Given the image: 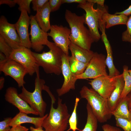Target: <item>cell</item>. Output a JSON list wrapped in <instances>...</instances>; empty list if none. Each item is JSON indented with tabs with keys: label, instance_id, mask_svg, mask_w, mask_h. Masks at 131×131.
I'll use <instances>...</instances> for the list:
<instances>
[{
	"label": "cell",
	"instance_id": "1",
	"mask_svg": "<svg viewBox=\"0 0 131 131\" xmlns=\"http://www.w3.org/2000/svg\"><path fill=\"white\" fill-rule=\"evenodd\" d=\"M65 18L71 31L70 41L83 48L90 49L94 41L90 31L84 25L85 15L79 16L71 11L66 9Z\"/></svg>",
	"mask_w": 131,
	"mask_h": 131
},
{
	"label": "cell",
	"instance_id": "2",
	"mask_svg": "<svg viewBox=\"0 0 131 131\" xmlns=\"http://www.w3.org/2000/svg\"><path fill=\"white\" fill-rule=\"evenodd\" d=\"M46 46L49 51L41 53L32 52V54L46 73L59 75L62 73V58L64 53L54 42L49 41Z\"/></svg>",
	"mask_w": 131,
	"mask_h": 131
},
{
	"label": "cell",
	"instance_id": "3",
	"mask_svg": "<svg viewBox=\"0 0 131 131\" xmlns=\"http://www.w3.org/2000/svg\"><path fill=\"white\" fill-rule=\"evenodd\" d=\"M51 103L49 114L44 120L42 126L46 131H65L70 115L65 103L58 98L57 107H53L54 97L51 98Z\"/></svg>",
	"mask_w": 131,
	"mask_h": 131
},
{
	"label": "cell",
	"instance_id": "4",
	"mask_svg": "<svg viewBox=\"0 0 131 131\" xmlns=\"http://www.w3.org/2000/svg\"><path fill=\"white\" fill-rule=\"evenodd\" d=\"M80 93L82 98L87 100L98 121L104 123L111 118L112 114L107 99L102 97L93 89L85 86L82 88Z\"/></svg>",
	"mask_w": 131,
	"mask_h": 131
},
{
	"label": "cell",
	"instance_id": "5",
	"mask_svg": "<svg viewBox=\"0 0 131 131\" xmlns=\"http://www.w3.org/2000/svg\"><path fill=\"white\" fill-rule=\"evenodd\" d=\"M35 81V89L32 92L27 90L24 86L19 96L37 112L40 117H43L46 111L47 105L43 100L42 92L44 90L45 81L40 78L39 71L37 72Z\"/></svg>",
	"mask_w": 131,
	"mask_h": 131
},
{
	"label": "cell",
	"instance_id": "6",
	"mask_svg": "<svg viewBox=\"0 0 131 131\" xmlns=\"http://www.w3.org/2000/svg\"><path fill=\"white\" fill-rule=\"evenodd\" d=\"M94 4L87 1L84 4H79L78 7L85 11V23L87 25L94 42H97L101 38L98 30L99 21L102 19V14L106 7L99 6L95 9L93 7Z\"/></svg>",
	"mask_w": 131,
	"mask_h": 131
},
{
	"label": "cell",
	"instance_id": "7",
	"mask_svg": "<svg viewBox=\"0 0 131 131\" xmlns=\"http://www.w3.org/2000/svg\"><path fill=\"white\" fill-rule=\"evenodd\" d=\"M106 59L105 55L94 52L84 71L81 74L76 76L77 79H93L108 75L106 68Z\"/></svg>",
	"mask_w": 131,
	"mask_h": 131
},
{
	"label": "cell",
	"instance_id": "8",
	"mask_svg": "<svg viewBox=\"0 0 131 131\" xmlns=\"http://www.w3.org/2000/svg\"><path fill=\"white\" fill-rule=\"evenodd\" d=\"M8 58L13 60L25 69L27 74L32 76L39 71V66L33 55L32 51L24 47L13 49Z\"/></svg>",
	"mask_w": 131,
	"mask_h": 131
},
{
	"label": "cell",
	"instance_id": "9",
	"mask_svg": "<svg viewBox=\"0 0 131 131\" xmlns=\"http://www.w3.org/2000/svg\"><path fill=\"white\" fill-rule=\"evenodd\" d=\"M0 71L5 75L13 78L17 83L19 87L24 86L25 83L24 78L27 72L24 67L18 62L7 58L0 62Z\"/></svg>",
	"mask_w": 131,
	"mask_h": 131
},
{
	"label": "cell",
	"instance_id": "10",
	"mask_svg": "<svg viewBox=\"0 0 131 131\" xmlns=\"http://www.w3.org/2000/svg\"><path fill=\"white\" fill-rule=\"evenodd\" d=\"M118 75L100 76L91 80L89 83L100 95L107 99L115 88Z\"/></svg>",
	"mask_w": 131,
	"mask_h": 131
},
{
	"label": "cell",
	"instance_id": "11",
	"mask_svg": "<svg viewBox=\"0 0 131 131\" xmlns=\"http://www.w3.org/2000/svg\"><path fill=\"white\" fill-rule=\"evenodd\" d=\"M50 30L49 32L48 33V36L51 37L55 44L66 55L69 56L70 29L62 25H52Z\"/></svg>",
	"mask_w": 131,
	"mask_h": 131
},
{
	"label": "cell",
	"instance_id": "12",
	"mask_svg": "<svg viewBox=\"0 0 131 131\" xmlns=\"http://www.w3.org/2000/svg\"><path fill=\"white\" fill-rule=\"evenodd\" d=\"M0 35L13 49L23 47L20 38L16 33L15 24L9 23L3 15L0 18Z\"/></svg>",
	"mask_w": 131,
	"mask_h": 131
},
{
	"label": "cell",
	"instance_id": "13",
	"mask_svg": "<svg viewBox=\"0 0 131 131\" xmlns=\"http://www.w3.org/2000/svg\"><path fill=\"white\" fill-rule=\"evenodd\" d=\"M31 42L32 48L36 52H40L43 49L44 45H47L49 41L48 33L39 26L34 16H30Z\"/></svg>",
	"mask_w": 131,
	"mask_h": 131
},
{
	"label": "cell",
	"instance_id": "14",
	"mask_svg": "<svg viewBox=\"0 0 131 131\" xmlns=\"http://www.w3.org/2000/svg\"><path fill=\"white\" fill-rule=\"evenodd\" d=\"M69 56L64 53L62 56L61 71L64 80L61 88L56 90L59 96L67 93L71 90H74L75 88V83L77 80L76 76L70 70L68 60Z\"/></svg>",
	"mask_w": 131,
	"mask_h": 131
},
{
	"label": "cell",
	"instance_id": "15",
	"mask_svg": "<svg viewBox=\"0 0 131 131\" xmlns=\"http://www.w3.org/2000/svg\"><path fill=\"white\" fill-rule=\"evenodd\" d=\"M30 23V16L28 15L26 11L23 10L21 11L20 17L15 24L22 46L29 49L31 48L28 32V28Z\"/></svg>",
	"mask_w": 131,
	"mask_h": 131
},
{
	"label": "cell",
	"instance_id": "16",
	"mask_svg": "<svg viewBox=\"0 0 131 131\" xmlns=\"http://www.w3.org/2000/svg\"><path fill=\"white\" fill-rule=\"evenodd\" d=\"M5 97L6 101L15 106L18 109L19 112L27 114H32L39 115L37 112L19 96L17 89L15 88L10 87L8 88L6 90Z\"/></svg>",
	"mask_w": 131,
	"mask_h": 131
},
{
	"label": "cell",
	"instance_id": "17",
	"mask_svg": "<svg viewBox=\"0 0 131 131\" xmlns=\"http://www.w3.org/2000/svg\"><path fill=\"white\" fill-rule=\"evenodd\" d=\"M27 115L19 112L12 118L9 123L10 126L12 127L24 123H29L33 124L35 128H38L42 126L44 120L48 115L46 114L43 117H30Z\"/></svg>",
	"mask_w": 131,
	"mask_h": 131
},
{
	"label": "cell",
	"instance_id": "18",
	"mask_svg": "<svg viewBox=\"0 0 131 131\" xmlns=\"http://www.w3.org/2000/svg\"><path fill=\"white\" fill-rule=\"evenodd\" d=\"M50 12L48 1L42 8L36 11L34 16L39 26L43 30L47 32L50 30L51 26L50 21Z\"/></svg>",
	"mask_w": 131,
	"mask_h": 131
},
{
	"label": "cell",
	"instance_id": "19",
	"mask_svg": "<svg viewBox=\"0 0 131 131\" xmlns=\"http://www.w3.org/2000/svg\"><path fill=\"white\" fill-rule=\"evenodd\" d=\"M124 84L122 74H120L117 78L115 88L109 98L107 99L108 105L112 112L115 110L121 100L120 97Z\"/></svg>",
	"mask_w": 131,
	"mask_h": 131
},
{
	"label": "cell",
	"instance_id": "20",
	"mask_svg": "<svg viewBox=\"0 0 131 131\" xmlns=\"http://www.w3.org/2000/svg\"><path fill=\"white\" fill-rule=\"evenodd\" d=\"M69 49L71 53V55L79 61L85 63H88L94 52L90 50L81 47L71 42L70 41Z\"/></svg>",
	"mask_w": 131,
	"mask_h": 131
},
{
	"label": "cell",
	"instance_id": "21",
	"mask_svg": "<svg viewBox=\"0 0 131 131\" xmlns=\"http://www.w3.org/2000/svg\"><path fill=\"white\" fill-rule=\"evenodd\" d=\"M102 33L101 37L104 43L107 52L106 64L109 70L108 75L111 76H117L120 74V73L114 64L111 46L107 39L105 31H103Z\"/></svg>",
	"mask_w": 131,
	"mask_h": 131
},
{
	"label": "cell",
	"instance_id": "22",
	"mask_svg": "<svg viewBox=\"0 0 131 131\" xmlns=\"http://www.w3.org/2000/svg\"><path fill=\"white\" fill-rule=\"evenodd\" d=\"M106 7L102 16V19L106 23V28L108 29L114 26L126 25L129 17L123 14H112L109 13Z\"/></svg>",
	"mask_w": 131,
	"mask_h": 131
},
{
	"label": "cell",
	"instance_id": "23",
	"mask_svg": "<svg viewBox=\"0 0 131 131\" xmlns=\"http://www.w3.org/2000/svg\"><path fill=\"white\" fill-rule=\"evenodd\" d=\"M128 100L127 96L124 98L121 99L115 110L112 112V115L115 117L118 116L130 120Z\"/></svg>",
	"mask_w": 131,
	"mask_h": 131
},
{
	"label": "cell",
	"instance_id": "24",
	"mask_svg": "<svg viewBox=\"0 0 131 131\" xmlns=\"http://www.w3.org/2000/svg\"><path fill=\"white\" fill-rule=\"evenodd\" d=\"M86 109L87 114L86 123L84 128L80 131H97L98 121L88 103Z\"/></svg>",
	"mask_w": 131,
	"mask_h": 131
},
{
	"label": "cell",
	"instance_id": "25",
	"mask_svg": "<svg viewBox=\"0 0 131 131\" xmlns=\"http://www.w3.org/2000/svg\"><path fill=\"white\" fill-rule=\"evenodd\" d=\"M68 60L70 70L76 76L82 74L88 63H85L77 60L73 56H68Z\"/></svg>",
	"mask_w": 131,
	"mask_h": 131
},
{
	"label": "cell",
	"instance_id": "26",
	"mask_svg": "<svg viewBox=\"0 0 131 131\" xmlns=\"http://www.w3.org/2000/svg\"><path fill=\"white\" fill-rule=\"evenodd\" d=\"M128 67L124 65L123 67V72L122 74L124 84V88L121 96V99L125 98L131 91V77L128 71Z\"/></svg>",
	"mask_w": 131,
	"mask_h": 131
},
{
	"label": "cell",
	"instance_id": "27",
	"mask_svg": "<svg viewBox=\"0 0 131 131\" xmlns=\"http://www.w3.org/2000/svg\"><path fill=\"white\" fill-rule=\"evenodd\" d=\"M80 100V99L79 98L76 97L73 111L69 120L68 123L70 126V128L68 131L70 130H72L73 131H76V130L80 131L81 130L77 127V118L76 113L77 107Z\"/></svg>",
	"mask_w": 131,
	"mask_h": 131
},
{
	"label": "cell",
	"instance_id": "28",
	"mask_svg": "<svg viewBox=\"0 0 131 131\" xmlns=\"http://www.w3.org/2000/svg\"><path fill=\"white\" fill-rule=\"evenodd\" d=\"M116 126L121 128L124 131H131V121L118 116L115 117Z\"/></svg>",
	"mask_w": 131,
	"mask_h": 131
},
{
	"label": "cell",
	"instance_id": "29",
	"mask_svg": "<svg viewBox=\"0 0 131 131\" xmlns=\"http://www.w3.org/2000/svg\"><path fill=\"white\" fill-rule=\"evenodd\" d=\"M13 50L12 48L0 35V52L3 53L7 58H8Z\"/></svg>",
	"mask_w": 131,
	"mask_h": 131
},
{
	"label": "cell",
	"instance_id": "30",
	"mask_svg": "<svg viewBox=\"0 0 131 131\" xmlns=\"http://www.w3.org/2000/svg\"><path fill=\"white\" fill-rule=\"evenodd\" d=\"M126 25L127 29L122 33V40L131 44V15L129 17Z\"/></svg>",
	"mask_w": 131,
	"mask_h": 131
},
{
	"label": "cell",
	"instance_id": "31",
	"mask_svg": "<svg viewBox=\"0 0 131 131\" xmlns=\"http://www.w3.org/2000/svg\"><path fill=\"white\" fill-rule=\"evenodd\" d=\"M16 4L19 6L18 9L21 11H26L28 13H31L30 5L32 0H14Z\"/></svg>",
	"mask_w": 131,
	"mask_h": 131
},
{
	"label": "cell",
	"instance_id": "32",
	"mask_svg": "<svg viewBox=\"0 0 131 131\" xmlns=\"http://www.w3.org/2000/svg\"><path fill=\"white\" fill-rule=\"evenodd\" d=\"M48 0H32V8L34 11H37L42 8L45 4L49 1Z\"/></svg>",
	"mask_w": 131,
	"mask_h": 131
},
{
	"label": "cell",
	"instance_id": "33",
	"mask_svg": "<svg viewBox=\"0 0 131 131\" xmlns=\"http://www.w3.org/2000/svg\"><path fill=\"white\" fill-rule=\"evenodd\" d=\"M12 119L11 117L6 118L0 122V131H10L11 128L9 123Z\"/></svg>",
	"mask_w": 131,
	"mask_h": 131
},
{
	"label": "cell",
	"instance_id": "34",
	"mask_svg": "<svg viewBox=\"0 0 131 131\" xmlns=\"http://www.w3.org/2000/svg\"><path fill=\"white\" fill-rule=\"evenodd\" d=\"M49 2L51 12L58 10L62 4V0H49Z\"/></svg>",
	"mask_w": 131,
	"mask_h": 131
},
{
	"label": "cell",
	"instance_id": "35",
	"mask_svg": "<svg viewBox=\"0 0 131 131\" xmlns=\"http://www.w3.org/2000/svg\"><path fill=\"white\" fill-rule=\"evenodd\" d=\"M102 128L103 131H121L120 128L108 124L102 125Z\"/></svg>",
	"mask_w": 131,
	"mask_h": 131
},
{
	"label": "cell",
	"instance_id": "36",
	"mask_svg": "<svg viewBox=\"0 0 131 131\" xmlns=\"http://www.w3.org/2000/svg\"><path fill=\"white\" fill-rule=\"evenodd\" d=\"M29 129L21 125H18L12 127L9 131H28Z\"/></svg>",
	"mask_w": 131,
	"mask_h": 131
},
{
	"label": "cell",
	"instance_id": "37",
	"mask_svg": "<svg viewBox=\"0 0 131 131\" xmlns=\"http://www.w3.org/2000/svg\"><path fill=\"white\" fill-rule=\"evenodd\" d=\"M2 4H7L11 8L14 7L16 3L14 0H0V5Z\"/></svg>",
	"mask_w": 131,
	"mask_h": 131
},
{
	"label": "cell",
	"instance_id": "38",
	"mask_svg": "<svg viewBox=\"0 0 131 131\" xmlns=\"http://www.w3.org/2000/svg\"><path fill=\"white\" fill-rule=\"evenodd\" d=\"M87 0H62V3H77L79 4H83L85 3Z\"/></svg>",
	"mask_w": 131,
	"mask_h": 131
},
{
	"label": "cell",
	"instance_id": "39",
	"mask_svg": "<svg viewBox=\"0 0 131 131\" xmlns=\"http://www.w3.org/2000/svg\"><path fill=\"white\" fill-rule=\"evenodd\" d=\"M116 15L123 14L128 16L131 15V4L128 8L120 12H116L115 13Z\"/></svg>",
	"mask_w": 131,
	"mask_h": 131
},
{
	"label": "cell",
	"instance_id": "40",
	"mask_svg": "<svg viewBox=\"0 0 131 131\" xmlns=\"http://www.w3.org/2000/svg\"><path fill=\"white\" fill-rule=\"evenodd\" d=\"M87 1L94 4L96 3L99 6L101 7H103L105 6L104 0H87Z\"/></svg>",
	"mask_w": 131,
	"mask_h": 131
},
{
	"label": "cell",
	"instance_id": "41",
	"mask_svg": "<svg viewBox=\"0 0 131 131\" xmlns=\"http://www.w3.org/2000/svg\"><path fill=\"white\" fill-rule=\"evenodd\" d=\"M43 128L42 126H41L37 128H34L31 126L30 127V129L31 131H46L43 130Z\"/></svg>",
	"mask_w": 131,
	"mask_h": 131
},
{
	"label": "cell",
	"instance_id": "42",
	"mask_svg": "<svg viewBox=\"0 0 131 131\" xmlns=\"http://www.w3.org/2000/svg\"><path fill=\"white\" fill-rule=\"evenodd\" d=\"M5 79L4 77H1L0 78V89L1 90L4 87Z\"/></svg>",
	"mask_w": 131,
	"mask_h": 131
},
{
	"label": "cell",
	"instance_id": "43",
	"mask_svg": "<svg viewBox=\"0 0 131 131\" xmlns=\"http://www.w3.org/2000/svg\"><path fill=\"white\" fill-rule=\"evenodd\" d=\"M128 98V108L131 109V93L130 92L127 95Z\"/></svg>",
	"mask_w": 131,
	"mask_h": 131
},
{
	"label": "cell",
	"instance_id": "44",
	"mask_svg": "<svg viewBox=\"0 0 131 131\" xmlns=\"http://www.w3.org/2000/svg\"><path fill=\"white\" fill-rule=\"evenodd\" d=\"M130 115V120L131 121V109H129Z\"/></svg>",
	"mask_w": 131,
	"mask_h": 131
},
{
	"label": "cell",
	"instance_id": "45",
	"mask_svg": "<svg viewBox=\"0 0 131 131\" xmlns=\"http://www.w3.org/2000/svg\"><path fill=\"white\" fill-rule=\"evenodd\" d=\"M128 71L129 75L131 77V70H128Z\"/></svg>",
	"mask_w": 131,
	"mask_h": 131
},
{
	"label": "cell",
	"instance_id": "46",
	"mask_svg": "<svg viewBox=\"0 0 131 131\" xmlns=\"http://www.w3.org/2000/svg\"><path fill=\"white\" fill-rule=\"evenodd\" d=\"M131 54V53L130 54Z\"/></svg>",
	"mask_w": 131,
	"mask_h": 131
}]
</instances>
